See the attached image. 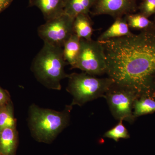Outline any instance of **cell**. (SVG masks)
Returning a JSON list of instances; mask_svg holds the SVG:
<instances>
[{
  "mask_svg": "<svg viewBox=\"0 0 155 155\" xmlns=\"http://www.w3.org/2000/svg\"><path fill=\"white\" fill-rule=\"evenodd\" d=\"M152 28L137 34L100 41L105 55L108 78L115 84L134 92L138 97H155V30Z\"/></svg>",
  "mask_w": 155,
  "mask_h": 155,
  "instance_id": "1",
  "label": "cell"
},
{
  "mask_svg": "<svg viewBox=\"0 0 155 155\" xmlns=\"http://www.w3.org/2000/svg\"><path fill=\"white\" fill-rule=\"evenodd\" d=\"M63 48L44 43L34 59L31 71L38 82L50 89L61 90V80L68 78L65 67Z\"/></svg>",
  "mask_w": 155,
  "mask_h": 155,
  "instance_id": "2",
  "label": "cell"
},
{
  "mask_svg": "<svg viewBox=\"0 0 155 155\" xmlns=\"http://www.w3.org/2000/svg\"><path fill=\"white\" fill-rule=\"evenodd\" d=\"M71 105L62 111L31 105L28 111V124L31 133L37 141L50 143L69 125Z\"/></svg>",
  "mask_w": 155,
  "mask_h": 155,
  "instance_id": "3",
  "label": "cell"
},
{
  "mask_svg": "<svg viewBox=\"0 0 155 155\" xmlns=\"http://www.w3.org/2000/svg\"><path fill=\"white\" fill-rule=\"evenodd\" d=\"M67 91L72 96L71 105L82 106L100 97L114 84L109 78H98L84 72L72 73L68 75Z\"/></svg>",
  "mask_w": 155,
  "mask_h": 155,
  "instance_id": "4",
  "label": "cell"
},
{
  "mask_svg": "<svg viewBox=\"0 0 155 155\" xmlns=\"http://www.w3.org/2000/svg\"><path fill=\"white\" fill-rule=\"evenodd\" d=\"M74 69L93 76L106 74L105 55L100 41L81 38L80 52Z\"/></svg>",
  "mask_w": 155,
  "mask_h": 155,
  "instance_id": "5",
  "label": "cell"
},
{
  "mask_svg": "<svg viewBox=\"0 0 155 155\" xmlns=\"http://www.w3.org/2000/svg\"><path fill=\"white\" fill-rule=\"evenodd\" d=\"M138 97L134 92L115 83L104 97L114 118L130 124L133 123L135 119L133 115V106L135 100Z\"/></svg>",
  "mask_w": 155,
  "mask_h": 155,
  "instance_id": "6",
  "label": "cell"
},
{
  "mask_svg": "<svg viewBox=\"0 0 155 155\" xmlns=\"http://www.w3.org/2000/svg\"><path fill=\"white\" fill-rule=\"evenodd\" d=\"M74 18L64 14L47 20L38 28V34L44 42L63 48L64 44L74 34Z\"/></svg>",
  "mask_w": 155,
  "mask_h": 155,
  "instance_id": "7",
  "label": "cell"
},
{
  "mask_svg": "<svg viewBox=\"0 0 155 155\" xmlns=\"http://www.w3.org/2000/svg\"><path fill=\"white\" fill-rule=\"evenodd\" d=\"M137 0H97L90 13L93 16L108 15L114 19L133 14Z\"/></svg>",
  "mask_w": 155,
  "mask_h": 155,
  "instance_id": "8",
  "label": "cell"
},
{
  "mask_svg": "<svg viewBox=\"0 0 155 155\" xmlns=\"http://www.w3.org/2000/svg\"><path fill=\"white\" fill-rule=\"evenodd\" d=\"M28 5L39 9L46 21L64 13V0H29Z\"/></svg>",
  "mask_w": 155,
  "mask_h": 155,
  "instance_id": "9",
  "label": "cell"
},
{
  "mask_svg": "<svg viewBox=\"0 0 155 155\" xmlns=\"http://www.w3.org/2000/svg\"><path fill=\"white\" fill-rule=\"evenodd\" d=\"M18 142V132L16 127H7L0 130L1 154L15 155Z\"/></svg>",
  "mask_w": 155,
  "mask_h": 155,
  "instance_id": "10",
  "label": "cell"
},
{
  "mask_svg": "<svg viewBox=\"0 0 155 155\" xmlns=\"http://www.w3.org/2000/svg\"><path fill=\"white\" fill-rule=\"evenodd\" d=\"M129 28L125 17L116 18L113 24L100 35L97 40L99 41H105L128 36L133 33L130 31Z\"/></svg>",
  "mask_w": 155,
  "mask_h": 155,
  "instance_id": "11",
  "label": "cell"
},
{
  "mask_svg": "<svg viewBox=\"0 0 155 155\" xmlns=\"http://www.w3.org/2000/svg\"><path fill=\"white\" fill-rule=\"evenodd\" d=\"M97 0H64V13L75 19L81 14H89Z\"/></svg>",
  "mask_w": 155,
  "mask_h": 155,
  "instance_id": "12",
  "label": "cell"
},
{
  "mask_svg": "<svg viewBox=\"0 0 155 155\" xmlns=\"http://www.w3.org/2000/svg\"><path fill=\"white\" fill-rule=\"evenodd\" d=\"M74 33L80 38L91 40L93 33V22L89 14L78 15L73 22Z\"/></svg>",
  "mask_w": 155,
  "mask_h": 155,
  "instance_id": "13",
  "label": "cell"
},
{
  "mask_svg": "<svg viewBox=\"0 0 155 155\" xmlns=\"http://www.w3.org/2000/svg\"><path fill=\"white\" fill-rule=\"evenodd\" d=\"M80 39L75 33L73 34L63 47L64 59L71 66V69H74L79 55Z\"/></svg>",
  "mask_w": 155,
  "mask_h": 155,
  "instance_id": "14",
  "label": "cell"
},
{
  "mask_svg": "<svg viewBox=\"0 0 155 155\" xmlns=\"http://www.w3.org/2000/svg\"><path fill=\"white\" fill-rule=\"evenodd\" d=\"M155 112V97L141 96L135 100L133 106L134 118Z\"/></svg>",
  "mask_w": 155,
  "mask_h": 155,
  "instance_id": "15",
  "label": "cell"
},
{
  "mask_svg": "<svg viewBox=\"0 0 155 155\" xmlns=\"http://www.w3.org/2000/svg\"><path fill=\"white\" fill-rule=\"evenodd\" d=\"M16 127L12 102L0 107V130L7 127Z\"/></svg>",
  "mask_w": 155,
  "mask_h": 155,
  "instance_id": "16",
  "label": "cell"
},
{
  "mask_svg": "<svg viewBox=\"0 0 155 155\" xmlns=\"http://www.w3.org/2000/svg\"><path fill=\"white\" fill-rule=\"evenodd\" d=\"M125 17L129 28L143 30L152 27V22L141 13L129 14Z\"/></svg>",
  "mask_w": 155,
  "mask_h": 155,
  "instance_id": "17",
  "label": "cell"
},
{
  "mask_svg": "<svg viewBox=\"0 0 155 155\" xmlns=\"http://www.w3.org/2000/svg\"><path fill=\"white\" fill-rule=\"evenodd\" d=\"M122 122V120L119 121V123L115 127L105 132L104 137L112 139L116 142L119 141L120 139L130 138V134Z\"/></svg>",
  "mask_w": 155,
  "mask_h": 155,
  "instance_id": "18",
  "label": "cell"
},
{
  "mask_svg": "<svg viewBox=\"0 0 155 155\" xmlns=\"http://www.w3.org/2000/svg\"><path fill=\"white\" fill-rule=\"evenodd\" d=\"M141 14L147 17L155 14V0H145L139 7Z\"/></svg>",
  "mask_w": 155,
  "mask_h": 155,
  "instance_id": "19",
  "label": "cell"
},
{
  "mask_svg": "<svg viewBox=\"0 0 155 155\" xmlns=\"http://www.w3.org/2000/svg\"><path fill=\"white\" fill-rule=\"evenodd\" d=\"M11 96L8 92L0 87V107L11 101Z\"/></svg>",
  "mask_w": 155,
  "mask_h": 155,
  "instance_id": "20",
  "label": "cell"
},
{
  "mask_svg": "<svg viewBox=\"0 0 155 155\" xmlns=\"http://www.w3.org/2000/svg\"><path fill=\"white\" fill-rule=\"evenodd\" d=\"M13 0H0V13L10 6Z\"/></svg>",
  "mask_w": 155,
  "mask_h": 155,
  "instance_id": "21",
  "label": "cell"
},
{
  "mask_svg": "<svg viewBox=\"0 0 155 155\" xmlns=\"http://www.w3.org/2000/svg\"><path fill=\"white\" fill-rule=\"evenodd\" d=\"M142 1H145V0H142Z\"/></svg>",
  "mask_w": 155,
  "mask_h": 155,
  "instance_id": "22",
  "label": "cell"
},
{
  "mask_svg": "<svg viewBox=\"0 0 155 155\" xmlns=\"http://www.w3.org/2000/svg\"><path fill=\"white\" fill-rule=\"evenodd\" d=\"M0 155H2L1 154V153H0Z\"/></svg>",
  "mask_w": 155,
  "mask_h": 155,
  "instance_id": "23",
  "label": "cell"
}]
</instances>
